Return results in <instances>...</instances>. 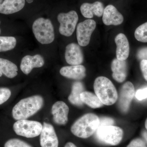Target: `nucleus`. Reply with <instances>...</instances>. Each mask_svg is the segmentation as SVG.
Instances as JSON below:
<instances>
[{
  "instance_id": "0eeeda50",
  "label": "nucleus",
  "mask_w": 147,
  "mask_h": 147,
  "mask_svg": "<svg viewBox=\"0 0 147 147\" xmlns=\"http://www.w3.org/2000/svg\"><path fill=\"white\" fill-rule=\"evenodd\" d=\"M57 19L60 24L59 31L61 34L65 36H71L75 30L79 20L76 11L71 10L66 13H59Z\"/></svg>"
},
{
  "instance_id": "2f4dec72",
  "label": "nucleus",
  "mask_w": 147,
  "mask_h": 147,
  "mask_svg": "<svg viewBox=\"0 0 147 147\" xmlns=\"http://www.w3.org/2000/svg\"><path fill=\"white\" fill-rule=\"evenodd\" d=\"M64 147H77L76 145L71 142H68L66 144Z\"/></svg>"
},
{
  "instance_id": "b1692460",
  "label": "nucleus",
  "mask_w": 147,
  "mask_h": 147,
  "mask_svg": "<svg viewBox=\"0 0 147 147\" xmlns=\"http://www.w3.org/2000/svg\"><path fill=\"white\" fill-rule=\"evenodd\" d=\"M134 36L140 42H147V22L137 28L134 32Z\"/></svg>"
},
{
  "instance_id": "bb28decb",
  "label": "nucleus",
  "mask_w": 147,
  "mask_h": 147,
  "mask_svg": "<svg viewBox=\"0 0 147 147\" xmlns=\"http://www.w3.org/2000/svg\"><path fill=\"white\" fill-rule=\"evenodd\" d=\"M127 147H147V146L142 139L137 138L131 141Z\"/></svg>"
},
{
  "instance_id": "4468645a",
  "label": "nucleus",
  "mask_w": 147,
  "mask_h": 147,
  "mask_svg": "<svg viewBox=\"0 0 147 147\" xmlns=\"http://www.w3.org/2000/svg\"><path fill=\"white\" fill-rule=\"evenodd\" d=\"M44 59L41 55H27L22 59L20 68L23 73L28 75L34 68H39L42 67L44 65Z\"/></svg>"
},
{
  "instance_id": "c85d7f7f",
  "label": "nucleus",
  "mask_w": 147,
  "mask_h": 147,
  "mask_svg": "<svg viewBox=\"0 0 147 147\" xmlns=\"http://www.w3.org/2000/svg\"><path fill=\"white\" fill-rule=\"evenodd\" d=\"M99 120H100V122H99L98 127L112 125L115 123L114 120L111 118L101 117L99 118Z\"/></svg>"
},
{
  "instance_id": "cd10ccee",
  "label": "nucleus",
  "mask_w": 147,
  "mask_h": 147,
  "mask_svg": "<svg viewBox=\"0 0 147 147\" xmlns=\"http://www.w3.org/2000/svg\"><path fill=\"white\" fill-rule=\"evenodd\" d=\"M137 100H142L147 98V87L138 90L135 93Z\"/></svg>"
},
{
  "instance_id": "7ed1b4c3",
  "label": "nucleus",
  "mask_w": 147,
  "mask_h": 147,
  "mask_svg": "<svg viewBox=\"0 0 147 147\" xmlns=\"http://www.w3.org/2000/svg\"><path fill=\"white\" fill-rule=\"evenodd\" d=\"M94 88L96 95L103 105H112L117 100L118 95L115 87L106 77H97L95 80Z\"/></svg>"
},
{
  "instance_id": "20e7f679",
  "label": "nucleus",
  "mask_w": 147,
  "mask_h": 147,
  "mask_svg": "<svg viewBox=\"0 0 147 147\" xmlns=\"http://www.w3.org/2000/svg\"><path fill=\"white\" fill-rule=\"evenodd\" d=\"M32 30L36 38L41 44H50L55 40L54 27L50 19L37 18L33 24Z\"/></svg>"
},
{
  "instance_id": "f03ea898",
  "label": "nucleus",
  "mask_w": 147,
  "mask_h": 147,
  "mask_svg": "<svg viewBox=\"0 0 147 147\" xmlns=\"http://www.w3.org/2000/svg\"><path fill=\"white\" fill-rule=\"evenodd\" d=\"M99 118L92 113L84 115L72 125L71 131L79 138L86 139L93 135L99 126Z\"/></svg>"
},
{
  "instance_id": "423d86ee",
  "label": "nucleus",
  "mask_w": 147,
  "mask_h": 147,
  "mask_svg": "<svg viewBox=\"0 0 147 147\" xmlns=\"http://www.w3.org/2000/svg\"><path fill=\"white\" fill-rule=\"evenodd\" d=\"M42 125L37 121L21 119L14 123L13 129L17 135L28 138H34L40 135Z\"/></svg>"
},
{
  "instance_id": "a878e982",
  "label": "nucleus",
  "mask_w": 147,
  "mask_h": 147,
  "mask_svg": "<svg viewBox=\"0 0 147 147\" xmlns=\"http://www.w3.org/2000/svg\"><path fill=\"white\" fill-rule=\"evenodd\" d=\"M11 95L10 90L6 88H0V105L8 100Z\"/></svg>"
},
{
  "instance_id": "473e14b6",
  "label": "nucleus",
  "mask_w": 147,
  "mask_h": 147,
  "mask_svg": "<svg viewBox=\"0 0 147 147\" xmlns=\"http://www.w3.org/2000/svg\"><path fill=\"white\" fill-rule=\"evenodd\" d=\"M142 135L147 143V131H144L142 132Z\"/></svg>"
},
{
  "instance_id": "a211bd4d",
  "label": "nucleus",
  "mask_w": 147,
  "mask_h": 147,
  "mask_svg": "<svg viewBox=\"0 0 147 147\" xmlns=\"http://www.w3.org/2000/svg\"><path fill=\"white\" fill-rule=\"evenodd\" d=\"M86 71L85 67L80 65L63 67L61 69L60 73L69 79L81 80L86 76Z\"/></svg>"
},
{
  "instance_id": "c756f323",
  "label": "nucleus",
  "mask_w": 147,
  "mask_h": 147,
  "mask_svg": "<svg viewBox=\"0 0 147 147\" xmlns=\"http://www.w3.org/2000/svg\"><path fill=\"white\" fill-rule=\"evenodd\" d=\"M137 57L140 60H147V47H142L137 51Z\"/></svg>"
},
{
  "instance_id": "e433bc0d",
  "label": "nucleus",
  "mask_w": 147,
  "mask_h": 147,
  "mask_svg": "<svg viewBox=\"0 0 147 147\" xmlns=\"http://www.w3.org/2000/svg\"><path fill=\"white\" fill-rule=\"evenodd\" d=\"M3 0H0V4L1 3L3 2Z\"/></svg>"
},
{
  "instance_id": "ddd939ff",
  "label": "nucleus",
  "mask_w": 147,
  "mask_h": 147,
  "mask_svg": "<svg viewBox=\"0 0 147 147\" xmlns=\"http://www.w3.org/2000/svg\"><path fill=\"white\" fill-rule=\"evenodd\" d=\"M123 19L122 14L114 6L110 5L104 9L102 20L106 26H118L123 23Z\"/></svg>"
},
{
  "instance_id": "f8f14e48",
  "label": "nucleus",
  "mask_w": 147,
  "mask_h": 147,
  "mask_svg": "<svg viewBox=\"0 0 147 147\" xmlns=\"http://www.w3.org/2000/svg\"><path fill=\"white\" fill-rule=\"evenodd\" d=\"M65 59L67 63L70 65H81L84 58L80 46L74 43L68 44L65 48Z\"/></svg>"
},
{
  "instance_id": "7c9ffc66",
  "label": "nucleus",
  "mask_w": 147,
  "mask_h": 147,
  "mask_svg": "<svg viewBox=\"0 0 147 147\" xmlns=\"http://www.w3.org/2000/svg\"><path fill=\"white\" fill-rule=\"evenodd\" d=\"M140 68L144 78L147 82V60H142L141 61Z\"/></svg>"
},
{
  "instance_id": "4c0bfd02",
  "label": "nucleus",
  "mask_w": 147,
  "mask_h": 147,
  "mask_svg": "<svg viewBox=\"0 0 147 147\" xmlns=\"http://www.w3.org/2000/svg\"><path fill=\"white\" fill-rule=\"evenodd\" d=\"M0 24H1V22H0ZM0 33H1V29H0Z\"/></svg>"
},
{
  "instance_id": "6e6552de",
  "label": "nucleus",
  "mask_w": 147,
  "mask_h": 147,
  "mask_svg": "<svg viewBox=\"0 0 147 147\" xmlns=\"http://www.w3.org/2000/svg\"><path fill=\"white\" fill-rule=\"evenodd\" d=\"M96 27V23L92 19H87L78 24L76 36L79 45L85 47L89 44L91 36Z\"/></svg>"
},
{
  "instance_id": "39448f33",
  "label": "nucleus",
  "mask_w": 147,
  "mask_h": 147,
  "mask_svg": "<svg viewBox=\"0 0 147 147\" xmlns=\"http://www.w3.org/2000/svg\"><path fill=\"white\" fill-rule=\"evenodd\" d=\"M95 132L96 137L99 142L110 146L118 145L123 137L122 129L113 125L98 127Z\"/></svg>"
},
{
  "instance_id": "dca6fc26",
  "label": "nucleus",
  "mask_w": 147,
  "mask_h": 147,
  "mask_svg": "<svg viewBox=\"0 0 147 147\" xmlns=\"http://www.w3.org/2000/svg\"><path fill=\"white\" fill-rule=\"evenodd\" d=\"M104 6L102 3L96 1L93 3H85L81 5L80 10L85 18H91L94 15L100 17L103 15Z\"/></svg>"
},
{
  "instance_id": "4be33fe9",
  "label": "nucleus",
  "mask_w": 147,
  "mask_h": 147,
  "mask_svg": "<svg viewBox=\"0 0 147 147\" xmlns=\"http://www.w3.org/2000/svg\"><path fill=\"white\" fill-rule=\"evenodd\" d=\"M81 98L83 103L91 108H99L103 105L97 96L90 92H83L81 94Z\"/></svg>"
},
{
  "instance_id": "9b49d317",
  "label": "nucleus",
  "mask_w": 147,
  "mask_h": 147,
  "mask_svg": "<svg viewBox=\"0 0 147 147\" xmlns=\"http://www.w3.org/2000/svg\"><path fill=\"white\" fill-rule=\"evenodd\" d=\"M69 111L68 106L63 101H58L54 103L52 108V114L55 123L60 125L67 123Z\"/></svg>"
},
{
  "instance_id": "2eb2a0df",
  "label": "nucleus",
  "mask_w": 147,
  "mask_h": 147,
  "mask_svg": "<svg viewBox=\"0 0 147 147\" xmlns=\"http://www.w3.org/2000/svg\"><path fill=\"white\" fill-rule=\"evenodd\" d=\"M115 42L117 45V59L121 61L125 60L129 53V43L127 38L123 34H119L115 38Z\"/></svg>"
},
{
  "instance_id": "aec40b11",
  "label": "nucleus",
  "mask_w": 147,
  "mask_h": 147,
  "mask_svg": "<svg viewBox=\"0 0 147 147\" xmlns=\"http://www.w3.org/2000/svg\"><path fill=\"white\" fill-rule=\"evenodd\" d=\"M84 85L82 82H74L72 85L71 94L68 97V100L73 105L82 106L84 103L81 100V94L84 91Z\"/></svg>"
},
{
  "instance_id": "5701e85b",
  "label": "nucleus",
  "mask_w": 147,
  "mask_h": 147,
  "mask_svg": "<svg viewBox=\"0 0 147 147\" xmlns=\"http://www.w3.org/2000/svg\"><path fill=\"white\" fill-rule=\"evenodd\" d=\"M16 44V39L14 37L0 36V52L12 50Z\"/></svg>"
},
{
  "instance_id": "72a5a7b5",
  "label": "nucleus",
  "mask_w": 147,
  "mask_h": 147,
  "mask_svg": "<svg viewBox=\"0 0 147 147\" xmlns=\"http://www.w3.org/2000/svg\"><path fill=\"white\" fill-rule=\"evenodd\" d=\"M27 2L28 3H30L32 2L33 1V0H26Z\"/></svg>"
},
{
  "instance_id": "c9c22d12",
  "label": "nucleus",
  "mask_w": 147,
  "mask_h": 147,
  "mask_svg": "<svg viewBox=\"0 0 147 147\" xmlns=\"http://www.w3.org/2000/svg\"><path fill=\"white\" fill-rule=\"evenodd\" d=\"M2 73L0 71V77H1V76H2Z\"/></svg>"
},
{
  "instance_id": "6ab92c4d",
  "label": "nucleus",
  "mask_w": 147,
  "mask_h": 147,
  "mask_svg": "<svg viewBox=\"0 0 147 147\" xmlns=\"http://www.w3.org/2000/svg\"><path fill=\"white\" fill-rule=\"evenodd\" d=\"M25 3V0H4L0 4V13L10 14L16 13L23 9Z\"/></svg>"
},
{
  "instance_id": "f704fd0d",
  "label": "nucleus",
  "mask_w": 147,
  "mask_h": 147,
  "mask_svg": "<svg viewBox=\"0 0 147 147\" xmlns=\"http://www.w3.org/2000/svg\"><path fill=\"white\" fill-rule=\"evenodd\" d=\"M145 127H146V129L147 130V119L146 120V122H145Z\"/></svg>"
},
{
  "instance_id": "412c9836",
  "label": "nucleus",
  "mask_w": 147,
  "mask_h": 147,
  "mask_svg": "<svg viewBox=\"0 0 147 147\" xmlns=\"http://www.w3.org/2000/svg\"><path fill=\"white\" fill-rule=\"evenodd\" d=\"M18 69L16 64L12 62L0 58V71L9 78H13L18 74Z\"/></svg>"
},
{
  "instance_id": "1a4fd4ad",
  "label": "nucleus",
  "mask_w": 147,
  "mask_h": 147,
  "mask_svg": "<svg viewBox=\"0 0 147 147\" xmlns=\"http://www.w3.org/2000/svg\"><path fill=\"white\" fill-rule=\"evenodd\" d=\"M135 95V89L133 84L126 82L123 85L120 91L118 106L122 113H126Z\"/></svg>"
},
{
  "instance_id": "f257e3e1",
  "label": "nucleus",
  "mask_w": 147,
  "mask_h": 147,
  "mask_svg": "<svg viewBox=\"0 0 147 147\" xmlns=\"http://www.w3.org/2000/svg\"><path fill=\"white\" fill-rule=\"evenodd\" d=\"M44 103L43 98L34 95L20 100L12 110L13 118L16 120L26 119L34 115L42 108Z\"/></svg>"
},
{
  "instance_id": "9d476101",
  "label": "nucleus",
  "mask_w": 147,
  "mask_h": 147,
  "mask_svg": "<svg viewBox=\"0 0 147 147\" xmlns=\"http://www.w3.org/2000/svg\"><path fill=\"white\" fill-rule=\"evenodd\" d=\"M41 147H58L59 140L54 127L50 123H43L40 134Z\"/></svg>"
},
{
  "instance_id": "393cba45",
  "label": "nucleus",
  "mask_w": 147,
  "mask_h": 147,
  "mask_svg": "<svg viewBox=\"0 0 147 147\" xmlns=\"http://www.w3.org/2000/svg\"><path fill=\"white\" fill-rule=\"evenodd\" d=\"M4 147H32L28 143L17 139H12L6 142Z\"/></svg>"
},
{
  "instance_id": "f3484780",
  "label": "nucleus",
  "mask_w": 147,
  "mask_h": 147,
  "mask_svg": "<svg viewBox=\"0 0 147 147\" xmlns=\"http://www.w3.org/2000/svg\"><path fill=\"white\" fill-rule=\"evenodd\" d=\"M113 77L119 83L123 82L127 76V65L125 61L114 59L111 63Z\"/></svg>"
}]
</instances>
